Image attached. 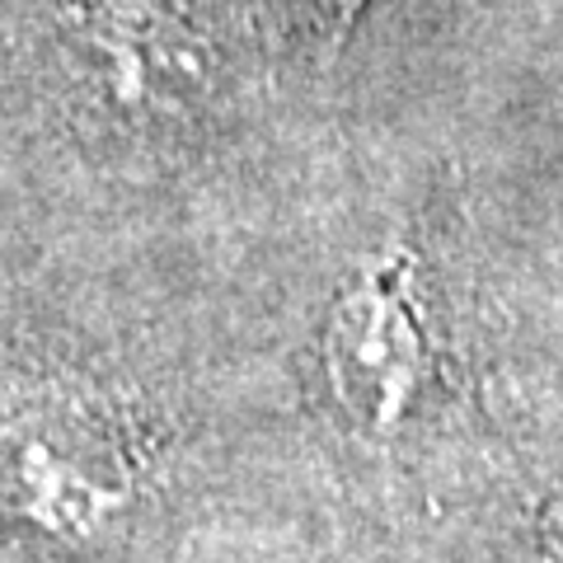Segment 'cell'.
Instances as JSON below:
<instances>
[{
	"label": "cell",
	"mask_w": 563,
	"mask_h": 563,
	"mask_svg": "<svg viewBox=\"0 0 563 563\" xmlns=\"http://www.w3.org/2000/svg\"><path fill=\"white\" fill-rule=\"evenodd\" d=\"M432 380L409 263L385 254L343 291L324 329V385L357 442H395L413 428Z\"/></svg>",
	"instance_id": "6da1fadb"
},
{
	"label": "cell",
	"mask_w": 563,
	"mask_h": 563,
	"mask_svg": "<svg viewBox=\"0 0 563 563\" xmlns=\"http://www.w3.org/2000/svg\"><path fill=\"white\" fill-rule=\"evenodd\" d=\"M80 38L95 57L99 90L118 109L165 113L192 76L174 14L155 0H85Z\"/></svg>",
	"instance_id": "7a4b0ae2"
},
{
	"label": "cell",
	"mask_w": 563,
	"mask_h": 563,
	"mask_svg": "<svg viewBox=\"0 0 563 563\" xmlns=\"http://www.w3.org/2000/svg\"><path fill=\"white\" fill-rule=\"evenodd\" d=\"M324 5H339V10H352V0H324Z\"/></svg>",
	"instance_id": "3957f363"
}]
</instances>
